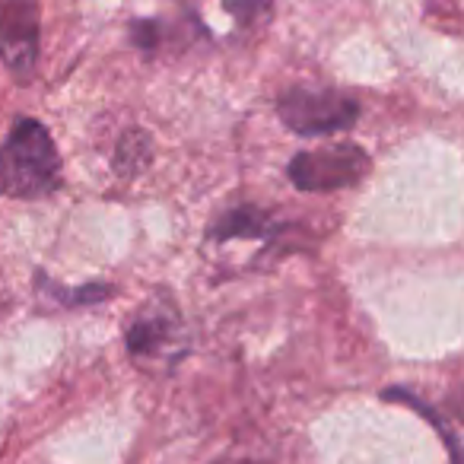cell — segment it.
<instances>
[{
	"mask_svg": "<svg viewBox=\"0 0 464 464\" xmlns=\"http://www.w3.org/2000/svg\"><path fill=\"white\" fill-rule=\"evenodd\" d=\"M64 185V166L52 134L35 118H20L0 143V198L42 200Z\"/></svg>",
	"mask_w": 464,
	"mask_h": 464,
	"instance_id": "cell-1",
	"label": "cell"
},
{
	"mask_svg": "<svg viewBox=\"0 0 464 464\" xmlns=\"http://www.w3.org/2000/svg\"><path fill=\"white\" fill-rule=\"evenodd\" d=\"M185 322L169 293H153L124 324V343L130 360L140 366L175 362L185 353Z\"/></svg>",
	"mask_w": 464,
	"mask_h": 464,
	"instance_id": "cell-2",
	"label": "cell"
},
{
	"mask_svg": "<svg viewBox=\"0 0 464 464\" xmlns=\"http://www.w3.org/2000/svg\"><path fill=\"white\" fill-rule=\"evenodd\" d=\"M372 172V160L356 143H328L318 150H303L286 166L290 181L299 191H343L360 185Z\"/></svg>",
	"mask_w": 464,
	"mask_h": 464,
	"instance_id": "cell-3",
	"label": "cell"
},
{
	"mask_svg": "<svg viewBox=\"0 0 464 464\" xmlns=\"http://www.w3.org/2000/svg\"><path fill=\"white\" fill-rule=\"evenodd\" d=\"M277 115L293 134L322 137L347 130L360 118V102L341 90H309V86H293L280 96Z\"/></svg>",
	"mask_w": 464,
	"mask_h": 464,
	"instance_id": "cell-4",
	"label": "cell"
},
{
	"mask_svg": "<svg viewBox=\"0 0 464 464\" xmlns=\"http://www.w3.org/2000/svg\"><path fill=\"white\" fill-rule=\"evenodd\" d=\"M39 61V0H0V64L20 83Z\"/></svg>",
	"mask_w": 464,
	"mask_h": 464,
	"instance_id": "cell-5",
	"label": "cell"
},
{
	"mask_svg": "<svg viewBox=\"0 0 464 464\" xmlns=\"http://www.w3.org/2000/svg\"><path fill=\"white\" fill-rule=\"evenodd\" d=\"M286 232V226H280L271 213H265L261 207L242 204L232 207V210L219 213L210 226H207V239L223 246L232 239H246V242H277Z\"/></svg>",
	"mask_w": 464,
	"mask_h": 464,
	"instance_id": "cell-6",
	"label": "cell"
},
{
	"mask_svg": "<svg viewBox=\"0 0 464 464\" xmlns=\"http://www.w3.org/2000/svg\"><path fill=\"white\" fill-rule=\"evenodd\" d=\"M150 160H153V140H150V134L147 130H128L118 140L115 162L111 166H115V172L121 179H134V175H140L150 166Z\"/></svg>",
	"mask_w": 464,
	"mask_h": 464,
	"instance_id": "cell-7",
	"label": "cell"
},
{
	"mask_svg": "<svg viewBox=\"0 0 464 464\" xmlns=\"http://www.w3.org/2000/svg\"><path fill=\"white\" fill-rule=\"evenodd\" d=\"M35 284L42 286L45 296H52L54 303L67 305V309H80V305H96V303H105L111 296V286L109 284H86V286H64L58 280H48V274H35Z\"/></svg>",
	"mask_w": 464,
	"mask_h": 464,
	"instance_id": "cell-8",
	"label": "cell"
},
{
	"mask_svg": "<svg viewBox=\"0 0 464 464\" xmlns=\"http://www.w3.org/2000/svg\"><path fill=\"white\" fill-rule=\"evenodd\" d=\"M226 10H229L242 26H252V23H261V16H267L271 0H226Z\"/></svg>",
	"mask_w": 464,
	"mask_h": 464,
	"instance_id": "cell-9",
	"label": "cell"
},
{
	"mask_svg": "<svg viewBox=\"0 0 464 464\" xmlns=\"http://www.w3.org/2000/svg\"><path fill=\"white\" fill-rule=\"evenodd\" d=\"M219 464H255V461H219Z\"/></svg>",
	"mask_w": 464,
	"mask_h": 464,
	"instance_id": "cell-10",
	"label": "cell"
}]
</instances>
